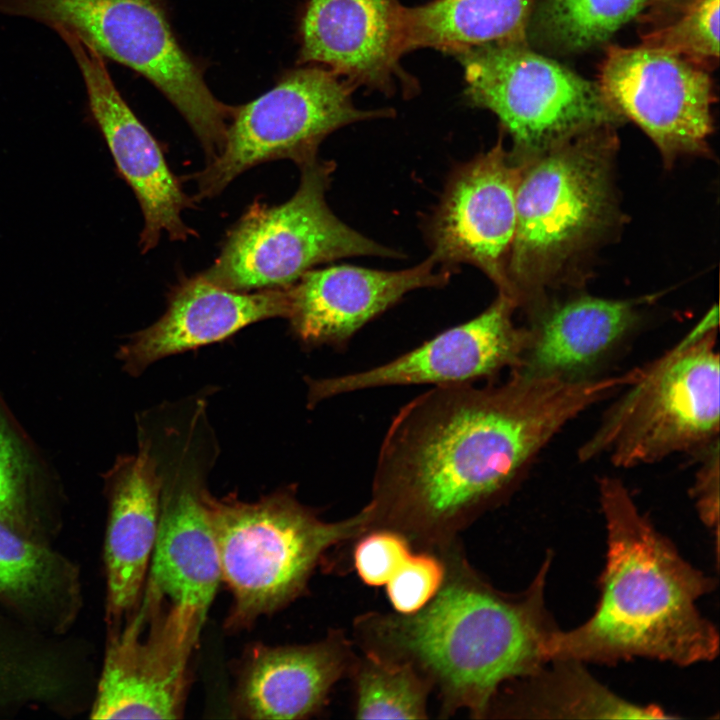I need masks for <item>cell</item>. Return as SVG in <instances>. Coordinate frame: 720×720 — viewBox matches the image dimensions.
<instances>
[{"instance_id": "obj_27", "label": "cell", "mask_w": 720, "mask_h": 720, "mask_svg": "<svg viewBox=\"0 0 720 720\" xmlns=\"http://www.w3.org/2000/svg\"><path fill=\"white\" fill-rule=\"evenodd\" d=\"M348 677L357 719H427L432 688L412 666L356 655Z\"/></svg>"}, {"instance_id": "obj_19", "label": "cell", "mask_w": 720, "mask_h": 720, "mask_svg": "<svg viewBox=\"0 0 720 720\" xmlns=\"http://www.w3.org/2000/svg\"><path fill=\"white\" fill-rule=\"evenodd\" d=\"M289 306L288 288L241 292L201 273L184 277L169 292L163 315L127 336L115 356L125 373L138 377L163 358L223 341L259 321L287 318Z\"/></svg>"}, {"instance_id": "obj_5", "label": "cell", "mask_w": 720, "mask_h": 720, "mask_svg": "<svg viewBox=\"0 0 720 720\" xmlns=\"http://www.w3.org/2000/svg\"><path fill=\"white\" fill-rule=\"evenodd\" d=\"M608 128L519 160L508 278L510 299L528 315L545 303L542 295L552 279L614 216L611 165L616 143Z\"/></svg>"}, {"instance_id": "obj_6", "label": "cell", "mask_w": 720, "mask_h": 720, "mask_svg": "<svg viewBox=\"0 0 720 720\" xmlns=\"http://www.w3.org/2000/svg\"><path fill=\"white\" fill-rule=\"evenodd\" d=\"M286 486L257 501L230 494L208 499L222 582L232 593L225 622L247 629L302 595L329 550L367 531L368 512L328 522Z\"/></svg>"}, {"instance_id": "obj_17", "label": "cell", "mask_w": 720, "mask_h": 720, "mask_svg": "<svg viewBox=\"0 0 720 720\" xmlns=\"http://www.w3.org/2000/svg\"><path fill=\"white\" fill-rule=\"evenodd\" d=\"M402 7L398 0H309L298 63L324 67L354 88L415 93L417 81L400 62Z\"/></svg>"}, {"instance_id": "obj_7", "label": "cell", "mask_w": 720, "mask_h": 720, "mask_svg": "<svg viewBox=\"0 0 720 720\" xmlns=\"http://www.w3.org/2000/svg\"><path fill=\"white\" fill-rule=\"evenodd\" d=\"M714 305L608 408L580 446L579 461L608 456L620 468L670 455L698 457L719 441L720 360Z\"/></svg>"}, {"instance_id": "obj_21", "label": "cell", "mask_w": 720, "mask_h": 720, "mask_svg": "<svg viewBox=\"0 0 720 720\" xmlns=\"http://www.w3.org/2000/svg\"><path fill=\"white\" fill-rule=\"evenodd\" d=\"M640 300L581 295L545 302L529 315L528 343L511 371L530 377L567 380L597 371L640 323Z\"/></svg>"}, {"instance_id": "obj_23", "label": "cell", "mask_w": 720, "mask_h": 720, "mask_svg": "<svg viewBox=\"0 0 720 720\" xmlns=\"http://www.w3.org/2000/svg\"><path fill=\"white\" fill-rule=\"evenodd\" d=\"M535 673L504 684L487 712L497 718H674L654 705H638L617 696L594 679L582 662L550 660Z\"/></svg>"}, {"instance_id": "obj_1", "label": "cell", "mask_w": 720, "mask_h": 720, "mask_svg": "<svg viewBox=\"0 0 720 720\" xmlns=\"http://www.w3.org/2000/svg\"><path fill=\"white\" fill-rule=\"evenodd\" d=\"M630 381L627 371L580 380L510 371L500 384L433 386L386 430L365 505L367 531L393 530L415 550L457 540L512 494L562 428Z\"/></svg>"}, {"instance_id": "obj_18", "label": "cell", "mask_w": 720, "mask_h": 720, "mask_svg": "<svg viewBox=\"0 0 720 720\" xmlns=\"http://www.w3.org/2000/svg\"><path fill=\"white\" fill-rule=\"evenodd\" d=\"M429 256L399 271L339 265L305 272L289 291L287 319L304 346L343 349L366 323L420 288L447 284L452 270Z\"/></svg>"}, {"instance_id": "obj_22", "label": "cell", "mask_w": 720, "mask_h": 720, "mask_svg": "<svg viewBox=\"0 0 720 720\" xmlns=\"http://www.w3.org/2000/svg\"><path fill=\"white\" fill-rule=\"evenodd\" d=\"M102 479L108 500L107 616L120 623L137 607L146 584L158 530L160 482L140 448L117 456Z\"/></svg>"}, {"instance_id": "obj_32", "label": "cell", "mask_w": 720, "mask_h": 720, "mask_svg": "<svg viewBox=\"0 0 720 720\" xmlns=\"http://www.w3.org/2000/svg\"><path fill=\"white\" fill-rule=\"evenodd\" d=\"M700 467L692 487L697 511L704 524L715 532L719 526V441L697 457Z\"/></svg>"}, {"instance_id": "obj_26", "label": "cell", "mask_w": 720, "mask_h": 720, "mask_svg": "<svg viewBox=\"0 0 720 720\" xmlns=\"http://www.w3.org/2000/svg\"><path fill=\"white\" fill-rule=\"evenodd\" d=\"M72 567L58 554L0 522V597L43 608L74 593Z\"/></svg>"}, {"instance_id": "obj_3", "label": "cell", "mask_w": 720, "mask_h": 720, "mask_svg": "<svg viewBox=\"0 0 720 720\" xmlns=\"http://www.w3.org/2000/svg\"><path fill=\"white\" fill-rule=\"evenodd\" d=\"M598 488L607 531L599 602L583 624L548 636L546 659L615 663L647 657L684 666L712 660L719 635L696 601L716 582L680 556L639 512L620 479L602 477Z\"/></svg>"}, {"instance_id": "obj_12", "label": "cell", "mask_w": 720, "mask_h": 720, "mask_svg": "<svg viewBox=\"0 0 720 720\" xmlns=\"http://www.w3.org/2000/svg\"><path fill=\"white\" fill-rule=\"evenodd\" d=\"M125 620L109 641L91 717L182 718L189 663L204 621L147 583Z\"/></svg>"}, {"instance_id": "obj_25", "label": "cell", "mask_w": 720, "mask_h": 720, "mask_svg": "<svg viewBox=\"0 0 720 720\" xmlns=\"http://www.w3.org/2000/svg\"><path fill=\"white\" fill-rule=\"evenodd\" d=\"M60 491L54 465L0 391V522L30 536Z\"/></svg>"}, {"instance_id": "obj_10", "label": "cell", "mask_w": 720, "mask_h": 720, "mask_svg": "<svg viewBox=\"0 0 720 720\" xmlns=\"http://www.w3.org/2000/svg\"><path fill=\"white\" fill-rule=\"evenodd\" d=\"M521 42L484 45L456 56L467 102L498 117L517 160L616 120L598 87Z\"/></svg>"}, {"instance_id": "obj_2", "label": "cell", "mask_w": 720, "mask_h": 720, "mask_svg": "<svg viewBox=\"0 0 720 720\" xmlns=\"http://www.w3.org/2000/svg\"><path fill=\"white\" fill-rule=\"evenodd\" d=\"M445 577L435 596L411 614L371 611L353 622L361 652L412 666L437 693L440 712L484 719L498 690L548 660L544 644L557 628L546 608L548 554L521 593L497 590L470 565L455 540L434 550Z\"/></svg>"}, {"instance_id": "obj_15", "label": "cell", "mask_w": 720, "mask_h": 720, "mask_svg": "<svg viewBox=\"0 0 720 720\" xmlns=\"http://www.w3.org/2000/svg\"><path fill=\"white\" fill-rule=\"evenodd\" d=\"M515 304L499 294L479 315L451 327L381 365L324 378H308V406L366 389L475 382L513 370L528 343L527 327L513 320Z\"/></svg>"}, {"instance_id": "obj_31", "label": "cell", "mask_w": 720, "mask_h": 720, "mask_svg": "<svg viewBox=\"0 0 720 720\" xmlns=\"http://www.w3.org/2000/svg\"><path fill=\"white\" fill-rule=\"evenodd\" d=\"M355 542L354 569L363 583L373 587L386 585L414 551L402 534L389 529L368 530Z\"/></svg>"}, {"instance_id": "obj_8", "label": "cell", "mask_w": 720, "mask_h": 720, "mask_svg": "<svg viewBox=\"0 0 720 720\" xmlns=\"http://www.w3.org/2000/svg\"><path fill=\"white\" fill-rule=\"evenodd\" d=\"M0 14L68 31L102 57L141 74L189 124L207 162L222 151L236 106L212 94L159 0H0Z\"/></svg>"}, {"instance_id": "obj_20", "label": "cell", "mask_w": 720, "mask_h": 720, "mask_svg": "<svg viewBox=\"0 0 720 720\" xmlns=\"http://www.w3.org/2000/svg\"><path fill=\"white\" fill-rule=\"evenodd\" d=\"M353 641L331 630L302 645L255 644L243 657L232 711L248 719H304L327 703L334 685L356 657Z\"/></svg>"}, {"instance_id": "obj_30", "label": "cell", "mask_w": 720, "mask_h": 720, "mask_svg": "<svg viewBox=\"0 0 720 720\" xmlns=\"http://www.w3.org/2000/svg\"><path fill=\"white\" fill-rule=\"evenodd\" d=\"M444 577L445 565L436 552L413 551L385 585L394 612L411 614L420 610L435 596Z\"/></svg>"}, {"instance_id": "obj_11", "label": "cell", "mask_w": 720, "mask_h": 720, "mask_svg": "<svg viewBox=\"0 0 720 720\" xmlns=\"http://www.w3.org/2000/svg\"><path fill=\"white\" fill-rule=\"evenodd\" d=\"M353 90L330 70L307 65L288 71L272 89L236 106L222 151L194 177L197 198L218 195L261 163L289 159L299 167L316 158L321 142L337 129L393 116L389 108L359 109Z\"/></svg>"}, {"instance_id": "obj_28", "label": "cell", "mask_w": 720, "mask_h": 720, "mask_svg": "<svg viewBox=\"0 0 720 720\" xmlns=\"http://www.w3.org/2000/svg\"><path fill=\"white\" fill-rule=\"evenodd\" d=\"M647 0H548L545 20L553 36L571 49L605 41L634 18Z\"/></svg>"}, {"instance_id": "obj_9", "label": "cell", "mask_w": 720, "mask_h": 720, "mask_svg": "<svg viewBox=\"0 0 720 720\" xmlns=\"http://www.w3.org/2000/svg\"><path fill=\"white\" fill-rule=\"evenodd\" d=\"M300 184L282 204L254 202L228 231L215 262L201 275L230 290L285 289L314 266L345 257L400 258L329 208L335 164L317 157L299 166Z\"/></svg>"}, {"instance_id": "obj_16", "label": "cell", "mask_w": 720, "mask_h": 720, "mask_svg": "<svg viewBox=\"0 0 720 720\" xmlns=\"http://www.w3.org/2000/svg\"><path fill=\"white\" fill-rule=\"evenodd\" d=\"M55 32L66 43L80 70L91 114L120 175L133 190L144 225L142 253L158 244L163 232L172 241L197 235L182 219L193 200L182 189L163 152L115 87L103 57L68 31Z\"/></svg>"}, {"instance_id": "obj_14", "label": "cell", "mask_w": 720, "mask_h": 720, "mask_svg": "<svg viewBox=\"0 0 720 720\" xmlns=\"http://www.w3.org/2000/svg\"><path fill=\"white\" fill-rule=\"evenodd\" d=\"M520 171V161L500 139L453 172L427 232L430 256L438 265L450 270L461 263L476 266L509 299Z\"/></svg>"}, {"instance_id": "obj_13", "label": "cell", "mask_w": 720, "mask_h": 720, "mask_svg": "<svg viewBox=\"0 0 720 720\" xmlns=\"http://www.w3.org/2000/svg\"><path fill=\"white\" fill-rule=\"evenodd\" d=\"M601 93L635 122L666 162L703 152L712 131V86L696 62L650 45L610 47L601 66Z\"/></svg>"}, {"instance_id": "obj_29", "label": "cell", "mask_w": 720, "mask_h": 720, "mask_svg": "<svg viewBox=\"0 0 720 720\" xmlns=\"http://www.w3.org/2000/svg\"><path fill=\"white\" fill-rule=\"evenodd\" d=\"M650 45L694 62L719 56V0H696L674 24L658 32Z\"/></svg>"}, {"instance_id": "obj_24", "label": "cell", "mask_w": 720, "mask_h": 720, "mask_svg": "<svg viewBox=\"0 0 720 720\" xmlns=\"http://www.w3.org/2000/svg\"><path fill=\"white\" fill-rule=\"evenodd\" d=\"M533 0H431L402 7L403 54L431 48L458 56L489 44L522 41Z\"/></svg>"}, {"instance_id": "obj_4", "label": "cell", "mask_w": 720, "mask_h": 720, "mask_svg": "<svg viewBox=\"0 0 720 720\" xmlns=\"http://www.w3.org/2000/svg\"><path fill=\"white\" fill-rule=\"evenodd\" d=\"M137 446L160 482L159 522L146 583L204 622L222 582L208 476L220 447L205 397L163 402L136 415Z\"/></svg>"}]
</instances>
